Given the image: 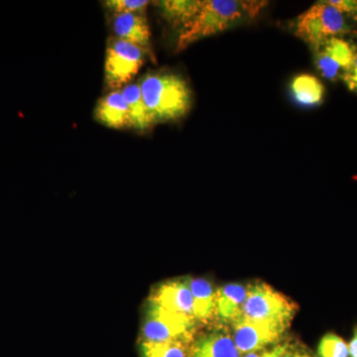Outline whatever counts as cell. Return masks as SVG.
<instances>
[{
  "instance_id": "obj_1",
  "label": "cell",
  "mask_w": 357,
  "mask_h": 357,
  "mask_svg": "<svg viewBox=\"0 0 357 357\" xmlns=\"http://www.w3.org/2000/svg\"><path fill=\"white\" fill-rule=\"evenodd\" d=\"M268 4L261 0H199L192 17L178 30L176 52L239 23L255 20Z\"/></svg>"
},
{
  "instance_id": "obj_2",
  "label": "cell",
  "mask_w": 357,
  "mask_h": 357,
  "mask_svg": "<svg viewBox=\"0 0 357 357\" xmlns=\"http://www.w3.org/2000/svg\"><path fill=\"white\" fill-rule=\"evenodd\" d=\"M138 84L154 124L178 121L191 109V89L178 75L150 72L141 77Z\"/></svg>"
},
{
  "instance_id": "obj_3",
  "label": "cell",
  "mask_w": 357,
  "mask_h": 357,
  "mask_svg": "<svg viewBox=\"0 0 357 357\" xmlns=\"http://www.w3.org/2000/svg\"><path fill=\"white\" fill-rule=\"evenodd\" d=\"M347 18L326 1H319L300 14L295 22V35L312 50L335 37L351 33Z\"/></svg>"
},
{
  "instance_id": "obj_4",
  "label": "cell",
  "mask_w": 357,
  "mask_h": 357,
  "mask_svg": "<svg viewBox=\"0 0 357 357\" xmlns=\"http://www.w3.org/2000/svg\"><path fill=\"white\" fill-rule=\"evenodd\" d=\"M248 287L241 317L290 326L298 307L294 301L263 282Z\"/></svg>"
},
{
  "instance_id": "obj_5",
  "label": "cell",
  "mask_w": 357,
  "mask_h": 357,
  "mask_svg": "<svg viewBox=\"0 0 357 357\" xmlns=\"http://www.w3.org/2000/svg\"><path fill=\"white\" fill-rule=\"evenodd\" d=\"M196 319L178 314L150 302L148 304L140 342H192L196 333Z\"/></svg>"
},
{
  "instance_id": "obj_6",
  "label": "cell",
  "mask_w": 357,
  "mask_h": 357,
  "mask_svg": "<svg viewBox=\"0 0 357 357\" xmlns=\"http://www.w3.org/2000/svg\"><path fill=\"white\" fill-rule=\"evenodd\" d=\"M146 53L137 45L110 37L105 51V86L115 91L130 84L144 65Z\"/></svg>"
},
{
  "instance_id": "obj_7",
  "label": "cell",
  "mask_w": 357,
  "mask_h": 357,
  "mask_svg": "<svg viewBox=\"0 0 357 357\" xmlns=\"http://www.w3.org/2000/svg\"><path fill=\"white\" fill-rule=\"evenodd\" d=\"M289 326L255 321L241 317L230 325L232 337L241 356L261 351L283 342Z\"/></svg>"
},
{
  "instance_id": "obj_8",
  "label": "cell",
  "mask_w": 357,
  "mask_h": 357,
  "mask_svg": "<svg viewBox=\"0 0 357 357\" xmlns=\"http://www.w3.org/2000/svg\"><path fill=\"white\" fill-rule=\"evenodd\" d=\"M312 51L317 69L330 81L342 79L357 56V47L344 37L328 39Z\"/></svg>"
},
{
  "instance_id": "obj_9",
  "label": "cell",
  "mask_w": 357,
  "mask_h": 357,
  "mask_svg": "<svg viewBox=\"0 0 357 357\" xmlns=\"http://www.w3.org/2000/svg\"><path fill=\"white\" fill-rule=\"evenodd\" d=\"M229 326L218 325L195 337L190 357H241Z\"/></svg>"
},
{
  "instance_id": "obj_10",
  "label": "cell",
  "mask_w": 357,
  "mask_h": 357,
  "mask_svg": "<svg viewBox=\"0 0 357 357\" xmlns=\"http://www.w3.org/2000/svg\"><path fill=\"white\" fill-rule=\"evenodd\" d=\"M149 301L169 311L195 318L189 278L178 279L161 284L152 294Z\"/></svg>"
},
{
  "instance_id": "obj_11",
  "label": "cell",
  "mask_w": 357,
  "mask_h": 357,
  "mask_svg": "<svg viewBox=\"0 0 357 357\" xmlns=\"http://www.w3.org/2000/svg\"><path fill=\"white\" fill-rule=\"evenodd\" d=\"M112 29L116 38L137 45L147 52L150 51L151 33L145 14H114Z\"/></svg>"
},
{
  "instance_id": "obj_12",
  "label": "cell",
  "mask_w": 357,
  "mask_h": 357,
  "mask_svg": "<svg viewBox=\"0 0 357 357\" xmlns=\"http://www.w3.org/2000/svg\"><path fill=\"white\" fill-rule=\"evenodd\" d=\"M248 289V286L231 283L215 290V317L220 325H231L243 316Z\"/></svg>"
},
{
  "instance_id": "obj_13",
  "label": "cell",
  "mask_w": 357,
  "mask_h": 357,
  "mask_svg": "<svg viewBox=\"0 0 357 357\" xmlns=\"http://www.w3.org/2000/svg\"><path fill=\"white\" fill-rule=\"evenodd\" d=\"M95 119L102 126L114 129L130 128L128 107L121 89L109 91L100 98L95 109Z\"/></svg>"
},
{
  "instance_id": "obj_14",
  "label": "cell",
  "mask_w": 357,
  "mask_h": 357,
  "mask_svg": "<svg viewBox=\"0 0 357 357\" xmlns=\"http://www.w3.org/2000/svg\"><path fill=\"white\" fill-rule=\"evenodd\" d=\"M122 96L128 107L130 128L135 130L147 131L154 126L150 116L138 83H130L121 89Z\"/></svg>"
},
{
  "instance_id": "obj_15",
  "label": "cell",
  "mask_w": 357,
  "mask_h": 357,
  "mask_svg": "<svg viewBox=\"0 0 357 357\" xmlns=\"http://www.w3.org/2000/svg\"><path fill=\"white\" fill-rule=\"evenodd\" d=\"M194 303V317L197 321L208 323L215 318V290L206 279L189 278Z\"/></svg>"
},
{
  "instance_id": "obj_16",
  "label": "cell",
  "mask_w": 357,
  "mask_h": 357,
  "mask_svg": "<svg viewBox=\"0 0 357 357\" xmlns=\"http://www.w3.org/2000/svg\"><path fill=\"white\" fill-rule=\"evenodd\" d=\"M290 86L294 100L303 107H317L323 102L325 86L312 75H298Z\"/></svg>"
},
{
  "instance_id": "obj_17",
  "label": "cell",
  "mask_w": 357,
  "mask_h": 357,
  "mask_svg": "<svg viewBox=\"0 0 357 357\" xmlns=\"http://www.w3.org/2000/svg\"><path fill=\"white\" fill-rule=\"evenodd\" d=\"M199 0H164L156 2L163 17L178 30L192 17Z\"/></svg>"
},
{
  "instance_id": "obj_18",
  "label": "cell",
  "mask_w": 357,
  "mask_h": 357,
  "mask_svg": "<svg viewBox=\"0 0 357 357\" xmlns=\"http://www.w3.org/2000/svg\"><path fill=\"white\" fill-rule=\"evenodd\" d=\"M192 342L189 340H172V342H140L141 357H190Z\"/></svg>"
},
{
  "instance_id": "obj_19",
  "label": "cell",
  "mask_w": 357,
  "mask_h": 357,
  "mask_svg": "<svg viewBox=\"0 0 357 357\" xmlns=\"http://www.w3.org/2000/svg\"><path fill=\"white\" fill-rule=\"evenodd\" d=\"M318 357H349V344L335 333H326L318 347Z\"/></svg>"
},
{
  "instance_id": "obj_20",
  "label": "cell",
  "mask_w": 357,
  "mask_h": 357,
  "mask_svg": "<svg viewBox=\"0 0 357 357\" xmlns=\"http://www.w3.org/2000/svg\"><path fill=\"white\" fill-rule=\"evenodd\" d=\"M103 4L114 14H145L150 1L148 0H107V1L103 2Z\"/></svg>"
},
{
  "instance_id": "obj_21",
  "label": "cell",
  "mask_w": 357,
  "mask_h": 357,
  "mask_svg": "<svg viewBox=\"0 0 357 357\" xmlns=\"http://www.w3.org/2000/svg\"><path fill=\"white\" fill-rule=\"evenodd\" d=\"M326 2L335 7L345 18L357 21V0H326Z\"/></svg>"
},
{
  "instance_id": "obj_22",
  "label": "cell",
  "mask_w": 357,
  "mask_h": 357,
  "mask_svg": "<svg viewBox=\"0 0 357 357\" xmlns=\"http://www.w3.org/2000/svg\"><path fill=\"white\" fill-rule=\"evenodd\" d=\"M289 345H290V342H282L280 344L267 347V349H261V351L244 354L241 357H282L287 351Z\"/></svg>"
},
{
  "instance_id": "obj_23",
  "label": "cell",
  "mask_w": 357,
  "mask_h": 357,
  "mask_svg": "<svg viewBox=\"0 0 357 357\" xmlns=\"http://www.w3.org/2000/svg\"><path fill=\"white\" fill-rule=\"evenodd\" d=\"M342 79L349 91L357 93V56Z\"/></svg>"
},
{
  "instance_id": "obj_24",
  "label": "cell",
  "mask_w": 357,
  "mask_h": 357,
  "mask_svg": "<svg viewBox=\"0 0 357 357\" xmlns=\"http://www.w3.org/2000/svg\"><path fill=\"white\" fill-rule=\"evenodd\" d=\"M282 357H314L312 356L311 352L307 351L306 349L303 347H297V345L291 344L289 345L287 351Z\"/></svg>"
},
{
  "instance_id": "obj_25",
  "label": "cell",
  "mask_w": 357,
  "mask_h": 357,
  "mask_svg": "<svg viewBox=\"0 0 357 357\" xmlns=\"http://www.w3.org/2000/svg\"><path fill=\"white\" fill-rule=\"evenodd\" d=\"M349 357H357V326L349 344Z\"/></svg>"
}]
</instances>
